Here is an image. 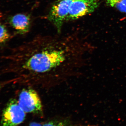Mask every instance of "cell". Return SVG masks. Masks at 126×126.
Masks as SVG:
<instances>
[{
	"instance_id": "9c48e42d",
	"label": "cell",
	"mask_w": 126,
	"mask_h": 126,
	"mask_svg": "<svg viewBox=\"0 0 126 126\" xmlns=\"http://www.w3.org/2000/svg\"><path fill=\"white\" fill-rule=\"evenodd\" d=\"M43 126H69L62 122H50L45 123Z\"/></svg>"
},
{
	"instance_id": "52a82bcc",
	"label": "cell",
	"mask_w": 126,
	"mask_h": 126,
	"mask_svg": "<svg viewBox=\"0 0 126 126\" xmlns=\"http://www.w3.org/2000/svg\"><path fill=\"white\" fill-rule=\"evenodd\" d=\"M107 3L121 12L126 14V0H106Z\"/></svg>"
},
{
	"instance_id": "7a4b0ae2",
	"label": "cell",
	"mask_w": 126,
	"mask_h": 126,
	"mask_svg": "<svg viewBox=\"0 0 126 126\" xmlns=\"http://www.w3.org/2000/svg\"><path fill=\"white\" fill-rule=\"evenodd\" d=\"M18 104L25 112L41 114L43 105L39 94L36 89L31 87H24L19 94Z\"/></svg>"
},
{
	"instance_id": "5b68a950",
	"label": "cell",
	"mask_w": 126,
	"mask_h": 126,
	"mask_svg": "<svg viewBox=\"0 0 126 126\" xmlns=\"http://www.w3.org/2000/svg\"><path fill=\"white\" fill-rule=\"evenodd\" d=\"M99 5L98 0H73L65 21L77 19L92 13Z\"/></svg>"
},
{
	"instance_id": "8992f818",
	"label": "cell",
	"mask_w": 126,
	"mask_h": 126,
	"mask_svg": "<svg viewBox=\"0 0 126 126\" xmlns=\"http://www.w3.org/2000/svg\"><path fill=\"white\" fill-rule=\"evenodd\" d=\"M9 23L18 33L24 34L27 33L30 26L31 19L28 15L18 14L9 18Z\"/></svg>"
},
{
	"instance_id": "8fae6325",
	"label": "cell",
	"mask_w": 126,
	"mask_h": 126,
	"mask_svg": "<svg viewBox=\"0 0 126 126\" xmlns=\"http://www.w3.org/2000/svg\"><path fill=\"white\" fill-rule=\"evenodd\" d=\"M1 87H2V86H1V85H0V90L1 89Z\"/></svg>"
},
{
	"instance_id": "6da1fadb",
	"label": "cell",
	"mask_w": 126,
	"mask_h": 126,
	"mask_svg": "<svg viewBox=\"0 0 126 126\" xmlns=\"http://www.w3.org/2000/svg\"><path fill=\"white\" fill-rule=\"evenodd\" d=\"M91 50L77 41L38 39L23 46L16 55L14 81L24 87L49 90L81 76Z\"/></svg>"
},
{
	"instance_id": "30bf717a",
	"label": "cell",
	"mask_w": 126,
	"mask_h": 126,
	"mask_svg": "<svg viewBox=\"0 0 126 126\" xmlns=\"http://www.w3.org/2000/svg\"><path fill=\"white\" fill-rule=\"evenodd\" d=\"M29 126H43L40 123L36 122H32L29 125Z\"/></svg>"
},
{
	"instance_id": "277c9868",
	"label": "cell",
	"mask_w": 126,
	"mask_h": 126,
	"mask_svg": "<svg viewBox=\"0 0 126 126\" xmlns=\"http://www.w3.org/2000/svg\"><path fill=\"white\" fill-rule=\"evenodd\" d=\"M73 0H57L52 6L48 16V19L57 29L61 31L63 23L66 20Z\"/></svg>"
},
{
	"instance_id": "ba28073f",
	"label": "cell",
	"mask_w": 126,
	"mask_h": 126,
	"mask_svg": "<svg viewBox=\"0 0 126 126\" xmlns=\"http://www.w3.org/2000/svg\"><path fill=\"white\" fill-rule=\"evenodd\" d=\"M10 35L5 26L0 23V45L4 44L10 39Z\"/></svg>"
},
{
	"instance_id": "3957f363",
	"label": "cell",
	"mask_w": 126,
	"mask_h": 126,
	"mask_svg": "<svg viewBox=\"0 0 126 126\" xmlns=\"http://www.w3.org/2000/svg\"><path fill=\"white\" fill-rule=\"evenodd\" d=\"M26 116L19 105L18 100L12 98L9 100L3 110L0 126H17L24 121Z\"/></svg>"
}]
</instances>
